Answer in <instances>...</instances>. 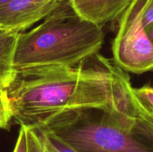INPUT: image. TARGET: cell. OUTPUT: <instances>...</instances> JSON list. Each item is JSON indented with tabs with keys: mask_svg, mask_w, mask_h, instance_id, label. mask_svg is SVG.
I'll use <instances>...</instances> for the list:
<instances>
[{
	"mask_svg": "<svg viewBox=\"0 0 153 152\" xmlns=\"http://www.w3.org/2000/svg\"><path fill=\"white\" fill-rule=\"evenodd\" d=\"M100 64L86 67L41 66L14 70L5 88L12 119L43 128L67 113L131 108L130 77L114 63L97 54Z\"/></svg>",
	"mask_w": 153,
	"mask_h": 152,
	"instance_id": "cell-1",
	"label": "cell"
},
{
	"mask_svg": "<svg viewBox=\"0 0 153 152\" xmlns=\"http://www.w3.org/2000/svg\"><path fill=\"white\" fill-rule=\"evenodd\" d=\"M102 26L81 17L69 0H61L43 22L19 33L13 69L41 66H75L98 54L104 41Z\"/></svg>",
	"mask_w": 153,
	"mask_h": 152,
	"instance_id": "cell-2",
	"label": "cell"
},
{
	"mask_svg": "<svg viewBox=\"0 0 153 152\" xmlns=\"http://www.w3.org/2000/svg\"><path fill=\"white\" fill-rule=\"evenodd\" d=\"M40 128L77 152H153V143L136 128L132 105L128 110L112 113H67Z\"/></svg>",
	"mask_w": 153,
	"mask_h": 152,
	"instance_id": "cell-3",
	"label": "cell"
},
{
	"mask_svg": "<svg viewBox=\"0 0 153 152\" xmlns=\"http://www.w3.org/2000/svg\"><path fill=\"white\" fill-rule=\"evenodd\" d=\"M146 0H133L119 18L113 45L114 63L125 72L153 71V43L143 23Z\"/></svg>",
	"mask_w": 153,
	"mask_h": 152,
	"instance_id": "cell-4",
	"label": "cell"
},
{
	"mask_svg": "<svg viewBox=\"0 0 153 152\" xmlns=\"http://www.w3.org/2000/svg\"><path fill=\"white\" fill-rule=\"evenodd\" d=\"M61 0H10L0 6V28L22 33L47 16Z\"/></svg>",
	"mask_w": 153,
	"mask_h": 152,
	"instance_id": "cell-5",
	"label": "cell"
},
{
	"mask_svg": "<svg viewBox=\"0 0 153 152\" xmlns=\"http://www.w3.org/2000/svg\"><path fill=\"white\" fill-rule=\"evenodd\" d=\"M82 18L102 26L119 19L133 0H69Z\"/></svg>",
	"mask_w": 153,
	"mask_h": 152,
	"instance_id": "cell-6",
	"label": "cell"
},
{
	"mask_svg": "<svg viewBox=\"0 0 153 152\" xmlns=\"http://www.w3.org/2000/svg\"><path fill=\"white\" fill-rule=\"evenodd\" d=\"M19 33L0 30V86L5 89L13 77V58Z\"/></svg>",
	"mask_w": 153,
	"mask_h": 152,
	"instance_id": "cell-7",
	"label": "cell"
},
{
	"mask_svg": "<svg viewBox=\"0 0 153 152\" xmlns=\"http://www.w3.org/2000/svg\"><path fill=\"white\" fill-rule=\"evenodd\" d=\"M133 86L129 87V96L134 108L135 125L140 133L153 143V113L146 110L134 95Z\"/></svg>",
	"mask_w": 153,
	"mask_h": 152,
	"instance_id": "cell-8",
	"label": "cell"
},
{
	"mask_svg": "<svg viewBox=\"0 0 153 152\" xmlns=\"http://www.w3.org/2000/svg\"><path fill=\"white\" fill-rule=\"evenodd\" d=\"M38 128L43 144L49 152H77L63 142L53 134L47 132L42 128Z\"/></svg>",
	"mask_w": 153,
	"mask_h": 152,
	"instance_id": "cell-9",
	"label": "cell"
},
{
	"mask_svg": "<svg viewBox=\"0 0 153 152\" xmlns=\"http://www.w3.org/2000/svg\"><path fill=\"white\" fill-rule=\"evenodd\" d=\"M139 102L146 110L153 113V87L146 84L139 88H132Z\"/></svg>",
	"mask_w": 153,
	"mask_h": 152,
	"instance_id": "cell-10",
	"label": "cell"
},
{
	"mask_svg": "<svg viewBox=\"0 0 153 152\" xmlns=\"http://www.w3.org/2000/svg\"><path fill=\"white\" fill-rule=\"evenodd\" d=\"M12 115L9 107L5 92L0 94V129H8Z\"/></svg>",
	"mask_w": 153,
	"mask_h": 152,
	"instance_id": "cell-11",
	"label": "cell"
},
{
	"mask_svg": "<svg viewBox=\"0 0 153 152\" xmlns=\"http://www.w3.org/2000/svg\"><path fill=\"white\" fill-rule=\"evenodd\" d=\"M13 152H28L26 127L24 125H22L20 127L16 145H15Z\"/></svg>",
	"mask_w": 153,
	"mask_h": 152,
	"instance_id": "cell-12",
	"label": "cell"
},
{
	"mask_svg": "<svg viewBox=\"0 0 153 152\" xmlns=\"http://www.w3.org/2000/svg\"><path fill=\"white\" fill-rule=\"evenodd\" d=\"M153 22V0H146L143 15V23L147 28Z\"/></svg>",
	"mask_w": 153,
	"mask_h": 152,
	"instance_id": "cell-13",
	"label": "cell"
},
{
	"mask_svg": "<svg viewBox=\"0 0 153 152\" xmlns=\"http://www.w3.org/2000/svg\"><path fill=\"white\" fill-rule=\"evenodd\" d=\"M146 30L149 39H150L151 41H152L153 43V22L150 25H149L147 28H146Z\"/></svg>",
	"mask_w": 153,
	"mask_h": 152,
	"instance_id": "cell-14",
	"label": "cell"
},
{
	"mask_svg": "<svg viewBox=\"0 0 153 152\" xmlns=\"http://www.w3.org/2000/svg\"><path fill=\"white\" fill-rule=\"evenodd\" d=\"M10 1V0H0V6L6 4V3H7L8 1Z\"/></svg>",
	"mask_w": 153,
	"mask_h": 152,
	"instance_id": "cell-15",
	"label": "cell"
},
{
	"mask_svg": "<svg viewBox=\"0 0 153 152\" xmlns=\"http://www.w3.org/2000/svg\"><path fill=\"white\" fill-rule=\"evenodd\" d=\"M4 92H5V89H3V88H1V86H0V94L4 93Z\"/></svg>",
	"mask_w": 153,
	"mask_h": 152,
	"instance_id": "cell-16",
	"label": "cell"
},
{
	"mask_svg": "<svg viewBox=\"0 0 153 152\" xmlns=\"http://www.w3.org/2000/svg\"><path fill=\"white\" fill-rule=\"evenodd\" d=\"M0 30H3V29H1V28H0Z\"/></svg>",
	"mask_w": 153,
	"mask_h": 152,
	"instance_id": "cell-17",
	"label": "cell"
}]
</instances>
